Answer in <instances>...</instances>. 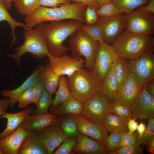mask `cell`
I'll use <instances>...</instances> for the list:
<instances>
[{
    "instance_id": "6da1fadb",
    "label": "cell",
    "mask_w": 154,
    "mask_h": 154,
    "mask_svg": "<svg viewBox=\"0 0 154 154\" xmlns=\"http://www.w3.org/2000/svg\"><path fill=\"white\" fill-rule=\"evenodd\" d=\"M86 6L77 3L60 4L54 8L40 6L34 12L25 16L24 24L31 29L41 22L66 19L77 20L86 24L84 15Z\"/></svg>"
},
{
    "instance_id": "7a4b0ae2",
    "label": "cell",
    "mask_w": 154,
    "mask_h": 154,
    "mask_svg": "<svg viewBox=\"0 0 154 154\" xmlns=\"http://www.w3.org/2000/svg\"><path fill=\"white\" fill-rule=\"evenodd\" d=\"M83 24L81 21L73 19L67 22L52 21L49 24L44 23L43 32L50 53L56 57L65 54L69 48L63 45V42Z\"/></svg>"
},
{
    "instance_id": "3957f363",
    "label": "cell",
    "mask_w": 154,
    "mask_h": 154,
    "mask_svg": "<svg viewBox=\"0 0 154 154\" xmlns=\"http://www.w3.org/2000/svg\"><path fill=\"white\" fill-rule=\"evenodd\" d=\"M112 45L118 56L133 60L154 49V38L151 36L136 34L123 29Z\"/></svg>"
},
{
    "instance_id": "277c9868",
    "label": "cell",
    "mask_w": 154,
    "mask_h": 154,
    "mask_svg": "<svg viewBox=\"0 0 154 154\" xmlns=\"http://www.w3.org/2000/svg\"><path fill=\"white\" fill-rule=\"evenodd\" d=\"M83 67L67 76V80L72 96L84 104L99 92L101 83L94 71Z\"/></svg>"
},
{
    "instance_id": "5b68a950",
    "label": "cell",
    "mask_w": 154,
    "mask_h": 154,
    "mask_svg": "<svg viewBox=\"0 0 154 154\" xmlns=\"http://www.w3.org/2000/svg\"><path fill=\"white\" fill-rule=\"evenodd\" d=\"M44 22L37 25L33 29H24L23 35L25 41L21 45L15 48L17 52L8 55V57L13 58L19 69H21V60L26 53L29 52L32 56L39 59L45 58L50 53L47 42L43 32Z\"/></svg>"
},
{
    "instance_id": "8992f818",
    "label": "cell",
    "mask_w": 154,
    "mask_h": 154,
    "mask_svg": "<svg viewBox=\"0 0 154 154\" xmlns=\"http://www.w3.org/2000/svg\"><path fill=\"white\" fill-rule=\"evenodd\" d=\"M98 41L93 39L80 27L70 36L69 50L74 58L85 57L84 66L92 70L94 64Z\"/></svg>"
},
{
    "instance_id": "52a82bcc",
    "label": "cell",
    "mask_w": 154,
    "mask_h": 154,
    "mask_svg": "<svg viewBox=\"0 0 154 154\" xmlns=\"http://www.w3.org/2000/svg\"><path fill=\"white\" fill-rule=\"evenodd\" d=\"M124 29L136 34L151 36L154 34V13L139 7L125 14Z\"/></svg>"
},
{
    "instance_id": "ba28073f",
    "label": "cell",
    "mask_w": 154,
    "mask_h": 154,
    "mask_svg": "<svg viewBox=\"0 0 154 154\" xmlns=\"http://www.w3.org/2000/svg\"><path fill=\"white\" fill-rule=\"evenodd\" d=\"M110 104L109 99L98 92L83 104L81 115L91 123L96 125L102 124L104 116L110 112Z\"/></svg>"
},
{
    "instance_id": "9c48e42d",
    "label": "cell",
    "mask_w": 154,
    "mask_h": 154,
    "mask_svg": "<svg viewBox=\"0 0 154 154\" xmlns=\"http://www.w3.org/2000/svg\"><path fill=\"white\" fill-rule=\"evenodd\" d=\"M153 51H147L135 60H127L130 71L143 85L154 79Z\"/></svg>"
},
{
    "instance_id": "30bf717a",
    "label": "cell",
    "mask_w": 154,
    "mask_h": 154,
    "mask_svg": "<svg viewBox=\"0 0 154 154\" xmlns=\"http://www.w3.org/2000/svg\"><path fill=\"white\" fill-rule=\"evenodd\" d=\"M118 56L112 45L108 44L104 41H98L92 70L96 74L101 83Z\"/></svg>"
},
{
    "instance_id": "8fae6325",
    "label": "cell",
    "mask_w": 154,
    "mask_h": 154,
    "mask_svg": "<svg viewBox=\"0 0 154 154\" xmlns=\"http://www.w3.org/2000/svg\"><path fill=\"white\" fill-rule=\"evenodd\" d=\"M125 14L121 12L113 16L99 17L96 23L104 42L112 44L119 36L124 29Z\"/></svg>"
},
{
    "instance_id": "7c38bea8",
    "label": "cell",
    "mask_w": 154,
    "mask_h": 154,
    "mask_svg": "<svg viewBox=\"0 0 154 154\" xmlns=\"http://www.w3.org/2000/svg\"><path fill=\"white\" fill-rule=\"evenodd\" d=\"M47 56L50 68L59 76L62 75H71L84 66L85 62V59L82 58H74L66 54L61 57H56L50 53Z\"/></svg>"
},
{
    "instance_id": "4fadbf2b",
    "label": "cell",
    "mask_w": 154,
    "mask_h": 154,
    "mask_svg": "<svg viewBox=\"0 0 154 154\" xmlns=\"http://www.w3.org/2000/svg\"><path fill=\"white\" fill-rule=\"evenodd\" d=\"M133 117L136 119L148 118L154 116V99L146 90L145 87L138 94L131 106Z\"/></svg>"
},
{
    "instance_id": "5bb4252c",
    "label": "cell",
    "mask_w": 154,
    "mask_h": 154,
    "mask_svg": "<svg viewBox=\"0 0 154 154\" xmlns=\"http://www.w3.org/2000/svg\"><path fill=\"white\" fill-rule=\"evenodd\" d=\"M37 133L48 154H52L54 149L68 137L57 125L47 127Z\"/></svg>"
},
{
    "instance_id": "9a60e30c",
    "label": "cell",
    "mask_w": 154,
    "mask_h": 154,
    "mask_svg": "<svg viewBox=\"0 0 154 154\" xmlns=\"http://www.w3.org/2000/svg\"><path fill=\"white\" fill-rule=\"evenodd\" d=\"M145 85L141 84L130 71L121 89L114 98L118 100L131 109L134 100L140 91L145 87Z\"/></svg>"
},
{
    "instance_id": "2e32d148",
    "label": "cell",
    "mask_w": 154,
    "mask_h": 154,
    "mask_svg": "<svg viewBox=\"0 0 154 154\" xmlns=\"http://www.w3.org/2000/svg\"><path fill=\"white\" fill-rule=\"evenodd\" d=\"M71 115L76 120L80 133L90 137L104 145L108 134L102 124L96 125L91 123L84 119L81 115Z\"/></svg>"
},
{
    "instance_id": "e0dca14e",
    "label": "cell",
    "mask_w": 154,
    "mask_h": 154,
    "mask_svg": "<svg viewBox=\"0 0 154 154\" xmlns=\"http://www.w3.org/2000/svg\"><path fill=\"white\" fill-rule=\"evenodd\" d=\"M57 117L48 113L29 116L19 125L25 130L38 132L44 128L57 125Z\"/></svg>"
},
{
    "instance_id": "ac0fdd59",
    "label": "cell",
    "mask_w": 154,
    "mask_h": 154,
    "mask_svg": "<svg viewBox=\"0 0 154 154\" xmlns=\"http://www.w3.org/2000/svg\"><path fill=\"white\" fill-rule=\"evenodd\" d=\"M76 143L71 153L107 154L108 152L102 143L79 132Z\"/></svg>"
},
{
    "instance_id": "d6986e66",
    "label": "cell",
    "mask_w": 154,
    "mask_h": 154,
    "mask_svg": "<svg viewBox=\"0 0 154 154\" xmlns=\"http://www.w3.org/2000/svg\"><path fill=\"white\" fill-rule=\"evenodd\" d=\"M44 66H37L31 75L19 87L12 90H4L0 92L1 95L9 98L10 100V107L12 108L18 102L21 95L29 88L33 86L40 77L43 70Z\"/></svg>"
},
{
    "instance_id": "ffe728a7",
    "label": "cell",
    "mask_w": 154,
    "mask_h": 154,
    "mask_svg": "<svg viewBox=\"0 0 154 154\" xmlns=\"http://www.w3.org/2000/svg\"><path fill=\"white\" fill-rule=\"evenodd\" d=\"M29 132L19 125L13 132L0 139V147L5 154H18L23 140Z\"/></svg>"
},
{
    "instance_id": "44dd1931",
    "label": "cell",
    "mask_w": 154,
    "mask_h": 154,
    "mask_svg": "<svg viewBox=\"0 0 154 154\" xmlns=\"http://www.w3.org/2000/svg\"><path fill=\"white\" fill-rule=\"evenodd\" d=\"M37 132L30 131L23 140L18 154H48Z\"/></svg>"
},
{
    "instance_id": "7402d4cb",
    "label": "cell",
    "mask_w": 154,
    "mask_h": 154,
    "mask_svg": "<svg viewBox=\"0 0 154 154\" xmlns=\"http://www.w3.org/2000/svg\"><path fill=\"white\" fill-rule=\"evenodd\" d=\"M33 107L27 108L22 111L16 113L6 112L0 117L6 118L7 125L2 132H0V139H2L12 133L17 129L20 124L29 115L32 114L34 110Z\"/></svg>"
},
{
    "instance_id": "603a6c76",
    "label": "cell",
    "mask_w": 154,
    "mask_h": 154,
    "mask_svg": "<svg viewBox=\"0 0 154 154\" xmlns=\"http://www.w3.org/2000/svg\"><path fill=\"white\" fill-rule=\"evenodd\" d=\"M99 92L107 97L110 101L117 92V81L114 72V63L101 83Z\"/></svg>"
},
{
    "instance_id": "cb8c5ba5",
    "label": "cell",
    "mask_w": 154,
    "mask_h": 154,
    "mask_svg": "<svg viewBox=\"0 0 154 154\" xmlns=\"http://www.w3.org/2000/svg\"><path fill=\"white\" fill-rule=\"evenodd\" d=\"M83 107V103L72 96L50 114L58 117L68 115H81Z\"/></svg>"
},
{
    "instance_id": "d4e9b609",
    "label": "cell",
    "mask_w": 154,
    "mask_h": 154,
    "mask_svg": "<svg viewBox=\"0 0 154 154\" xmlns=\"http://www.w3.org/2000/svg\"><path fill=\"white\" fill-rule=\"evenodd\" d=\"M102 124L109 132L124 133L129 131L126 122L120 116L110 112L105 115Z\"/></svg>"
},
{
    "instance_id": "484cf974",
    "label": "cell",
    "mask_w": 154,
    "mask_h": 154,
    "mask_svg": "<svg viewBox=\"0 0 154 154\" xmlns=\"http://www.w3.org/2000/svg\"><path fill=\"white\" fill-rule=\"evenodd\" d=\"M58 86V89L55 93V97L49 109L50 112L55 110L60 105L72 97L68 87L67 78L64 75L60 76Z\"/></svg>"
},
{
    "instance_id": "4316f807",
    "label": "cell",
    "mask_w": 154,
    "mask_h": 154,
    "mask_svg": "<svg viewBox=\"0 0 154 154\" xmlns=\"http://www.w3.org/2000/svg\"><path fill=\"white\" fill-rule=\"evenodd\" d=\"M114 74L117 83V94L126 80L130 71L128 60L124 58L118 56L114 62Z\"/></svg>"
},
{
    "instance_id": "83f0119b",
    "label": "cell",
    "mask_w": 154,
    "mask_h": 154,
    "mask_svg": "<svg viewBox=\"0 0 154 154\" xmlns=\"http://www.w3.org/2000/svg\"><path fill=\"white\" fill-rule=\"evenodd\" d=\"M42 76L45 89L52 96L57 90L60 76L52 71L49 64L44 66Z\"/></svg>"
},
{
    "instance_id": "f1b7e54d",
    "label": "cell",
    "mask_w": 154,
    "mask_h": 154,
    "mask_svg": "<svg viewBox=\"0 0 154 154\" xmlns=\"http://www.w3.org/2000/svg\"><path fill=\"white\" fill-rule=\"evenodd\" d=\"M7 9L2 1L0 0V23L3 21H6L9 23L10 26L11 30L10 37H13L11 43L12 46L13 44H15L17 42V38L15 33L16 27H21L26 29L29 28L24 23L17 21L14 19L9 14Z\"/></svg>"
},
{
    "instance_id": "f546056e",
    "label": "cell",
    "mask_w": 154,
    "mask_h": 154,
    "mask_svg": "<svg viewBox=\"0 0 154 154\" xmlns=\"http://www.w3.org/2000/svg\"><path fill=\"white\" fill-rule=\"evenodd\" d=\"M57 125L68 137L77 138L79 132L75 119L68 115L57 117Z\"/></svg>"
},
{
    "instance_id": "4dcf8cb0",
    "label": "cell",
    "mask_w": 154,
    "mask_h": 154,
    "mask_svg": "<svg viewBox=\"0 0 154 154\" xmlns=\"http://www.w3.org/2000/svg\"><path fill=\"white\" fill-rule=\"evenodd\" d=\"M110 1L120 11L126 14L139 7L147 5L149 0H111Z\"/></svg>"
},
{
    "instance_id": "1f68e13d",
    "label": "cell",
    "mask_w": 154,
    "mask_h": 154,
    "mask_svg": "<svg viewBox=\"0 0 154 154\" xmlns=\"http://www.w3.org/2000/svg\"><path fill=\"white\" fill-rule=\"evenodd\" d=\"M109 111L121 117L127 124L129 118H133L131 109L115 98L110 101Z\"/></svg>"
},
{
    "instance_id": "d6a6232c",
    "label": "cell",
    "mask_w": 154,
    "mask_h": 154,
    "mask_svg": "<svg viewBox=\"0 0 154 154\" xmlns=\"http://www.w3.org/2000/svg\"><path fill=\"white\" fill-rule=\"evenodd\" d=\"M14 4L18 12L25 16L34 12L40 6V0H17Z\"/></svg>"
},
{
    "instance_id": "836d02e7",
    "label": "cell",
    "mask_w": 154,
    "mask_h": 154,
    "mask_svg": "<svg viewBox=\"0 0 154 154\" xmlns=\"http://www.w3.org/2000/svg\"><path fill=\"white\" fill-rule=\"evenodd\" d=\"M53 101L52 96L44 89L37 104L36 109L34 110L32 114H43L49 113L48 109Z\"/></svg>"
},
{
    "instance_id": "e575fe53",
    "label": "cell",
    "mask_w": 154,
    "mask_h": 154,
    "mask_svg": "<svg viewBox=\"0 0 154 154\" xmlns=\"http://www.w3.org/2000/svg\"><path fill=\"white\" fill-rule=\"evenodd\" d=\"M123 133L112 132L107 137L104 144L105 149L109 154L119 148Z\"/></svg>"
},
{
    "instance_id": "d590c367",
    "label": "cell",
    "mask_w": 154,
    "mask_h": 154,
    "mask_svg": "<svg viewBox=\"0 0 154 154\" xmlns=\"http://www.w3.org/2000/svg\"><path fill=\"white\" fill-rule=\"evenodd\" d=\"M154 117H150L148 118V125L142 137L140 138H139L137 136V141L143 146L154 139Z\"/></svg>"
},
{
    "instance_id": "8d00e7d4",
    "label": "cell",
    "mask_w": 154,
    "mask_h": 154,
    "mask_svg": "<svg viewBox=\"0 0 154 154\" xmlns=\"http://www.w3.org/2000/svg\"><path fill=\"white\" fill-rule=\"evenodd\" d=\"M143 145L137 141L131 145L121 147L109 154H141L143 153Z\"/></svg>"
},
{
    "instance_id": "74e56055",
    "label": "cell",
    "mask_w": 154,
    "mask_h": 154,
    "mask_svg": "<svg viewBox=\"0 0 154 154\" xmlns=\"http://www.w3.org/2000/svg\"><path fill=\"white\" fill-rule=\"evenodd\" d=\"M120 12L111 1L106 3L96 11L98 17H110L117 15Z\"/></svg>"
},
{
    "instance_id": "f35d334b",
    "label": "cell",
    "mask_w": 154,
    "mask_h": 154,
    "mask_svg": "<svg viewBox=\"0 0 154 154\" xmlns=\"http://www.w3.org/2000/svg\"><path fill=\"white\" fill-rule=\"evenodd\" d=\"M80 27L95 40L103 41L100 29L96 22L90 25L83 24Z\"/></svg>"
},
{
    "instance_id": "ab89813d",
    "label": "cell",
    "mask_w": 154,
    "mask_h": 154,
    "mask_svg": "<svg viewBox=\"0 0 154 154\" xmlns=\"http://www.w3.org/2000/svg\"><path fill=\"white\" fill-rule=\"evenodd\" d=\"M76 138L67 137L64 139L62 143L52 154H69L75 145Z\"/></svg>"
},
{
    "instance_id": "60d3db41",
    "label": "cell",
    "mask_w": 154,
    "mask_h": 154,
    "mask_svg": "<svg viewBox=\"0 0 154 154\" xmlns=\"http://www.w3.org/2000/svg\"><path fill=\"white\" fill-rule=\"evenodd\" d=\"M34 100L32 86L26 90L20 96L18 100L19 106L21 108L27 107L31 103H33Z\"/></svg>"
},
{
    "instance_id": "b9f144b4",
    "label": "cell",
    "mask_w": 154,
    "mask_h": 154,
    "mask_svg": "<svg viewBox=\"0 0 154 154\" xmlns=\"http://www.w3.org/2000/svg\"><path fill=\"white\" fill-rule=\"evenodd\" d=\"M84 17L86 24L90 25L96 23L98 21L99 17L95 7L90 5L86 6Z\"/></svg>"
},
{
    "instance_id": "7bdbcfd3",
    "label": "cell",
    "mask_w": 154,
    "mask_h": 154,
    "mask_svg": "<svg viewBox=\"0 0 154 154\" xmlns=\"http://www.w3.org/2000/svg\"><path fill=\"white\" fill-rule=\"evenodd\" d=\"M44 89V86L42 73L40 77L33 86L34 98L33 103L35 105L37 104Z\"/></svg>"
},
{
    "instance_id": "ee69618b",
    "label": "cell",
    "mask_w": 154,
    "mask_h": 154,
    "mask_svg": "<svg viewBox=\"0 0 154 154\" xmlns=\"http://www.w3.org/2000/svg\"><path fill=\"white\" fill-rule=\"evenodd\" d=\"M137 133L135 131L132 133L129 131L123 133L119 148L134 144L137 141Z\"/></svg>"
},
{
    "instance_id": "f6af8a7d",
    "label": "cell",
    "mask_w": 154,
    "mask_h": 154,
    "mask_svg": "<svg viewBox=\"0 0 154 154\" xmlns=\"http://www.w3.org/2000/svg\"><path fill=\"white\" fill-rule=\"evenodd\" d=\"M70 0H40V6L43 7H49L54 8L60 4L70 3Z\"/></svg>"
},
{
    "instance_id": "bcb514c9",
    "label": "cell",
    "mask_w": 154,
    "mask_h": 154,
    "mask_svg": "<svg viewBox=\"0 0 154 154\" xmlns=\"http://www.w3.org/2000/svg\"><path fill=\"white\" fill-rule=\"evenodd\" d=\"M10 104V100L9 98L0 99V117L6 112Z\"/></svg>"
},
{
    "instance_id": "7dc6e473",
    "label": "cell",
    "mask_w": 154,
    "mask_h": 154,
    "mask_svg": "<svg viewBox=\"0 0 154 154\" xmlns=\"http://www.w3.org/2000/svg\"><path fill=\"white\" fill-rule=\"evenodd\" d=\"M73 3H82L86 6L90 5L94 7L96 11L100 8V7L97 0H70Z\"/></svg>"
},
{
    "instance_id": "c3c4849f",
    "label": "cell",
    "mask_w": 154,
    "mask_h": 154,
    "mask_svg": "<svg viewBox=\"0 0 154 154\" xmlns=\"http://www.w3.org/2000/svg\"><path fill=\"white\" fill-rule=\"evenodd\" d=\"M136 119L135 117L129 118L127 124L129 132L132 133L137 130L138 123L136 121Z\"/></svg>"
},
{
    "instance_id": "681fc988",
    "label": "cell",
    "mask_w": 154,
    "mask_h": 154,
    "mask_svg": "<svg viewBox=\"0 0 154 154\" xmlns=\"http://www.w3.org/2000/svg\"><path fill=\"white\" fill-rule=\"evenodd\" d=\"M145 88L146 91L154 98V80L146 84Z\"/></svg>"
},
{
    "instance_id": "f907efd6",
    "label": "cell",
    "mask_w": 154,
    "mask_h": 154,
    "mask_svg": "<svg viewBox=\"0 0 154 154\" xmlns=\"http://www.w3.org/2000/svg\"><path fill=\"white\" fill-rule=\"evenodd\" d=\"M139 7L144 10L154 13V0H149L148 3L146 6Z\"/></svg>"
},
{
    "instance_id": "816d5d0a",
    "label": "cell",
    "mask_w": 154,
    "mask_h": 154,
    "mask_svg": "<svg viewBox=\"0 0 154 154\" xmlns=\"http://www.w3.org/2000/svg\"><path fill=\"white\" fill-rule=\"evenodd\" d=\"M146 129V125L143 122L142 120H141V121L140 123L138 125L137 129L138 137L139 138H140L142 137Z\"/></svg>"
},
{
    "instance_id": "f5cc1de1",
    "label": "cell",
    "mask_w": 154,
    "mask_h": 154,
    "mask_svg": "<svg viewBox=\"0 0 154 154\" xmlns=\"http://www.w3.org/2000/svg\"><path fill=\"white\" fill-rule=\"evenodd\" d=\"M147 151L151 154L154 153V139L145 145Z\"/></svg>"
},
{
    "instance_id": "db71d44e",
    "label": "cell",
    "mask_w": 154,
    "mask_h": 154,
    "mask_svg": "<svg viewBox=\"0 0 154 154\" xmlns=\"http://www.w3.org/2000/svg\"><path fill=\"white\" fill-rule=\"evenodd\" d=\"M5 5L7 9L11 8L12 6V2L16 1L17 0H2Z\"/></svg>"
},
{
    "instance_id": "11a10c76",
    "label": "cell",
    "mask_w": 154,
    "mask_h": 154,
    "mask_svg": "<svg viewBox=\"0 0 154 154\" xmlns=\"http://www.w3.org/2000/svg\"><path fill=\"white\" fill-rule=\"evenodd\" d=\"M100 7V8L106 3L110 1L111 0H97Z\"/></svg>"
},
{
    "instance_id": "9f6ffc18",
    "label": "cell",
    "mask_w": 154,
    "mask_h": 154,
    "mask_svg": "<svg viewBox=\"0 0 154 154\" xmlns=\"http://www.w3.org/2000/svg\"><path fill=\"white\" fill-rule=\"evenodd\" d=\"M0 154H5L3 149L0 147Z\"/></svg>"
}]
</instances>
